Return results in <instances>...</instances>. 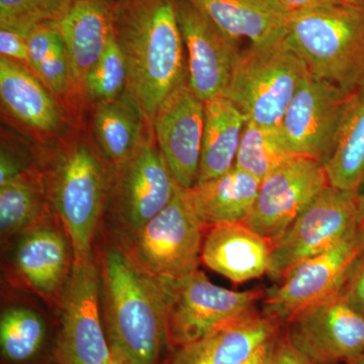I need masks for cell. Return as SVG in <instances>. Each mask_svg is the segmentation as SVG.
<instances>
[{"label":"cell","instance_id":"30","mask_svg":"<svg viewBox=\"0 0 364 364\" xmlns=\"http://www.w3.org/2000/svg\"><path fill=\"white\" fill-rule=\"evenodd\" d=\"M294 156L296 155L287 149L279 128H268L247 121L234 167L262 181Z\"/></svg>","mask_w":364,"mask_h":364},{"label":"cell","instance_id":"16","mask_svg":"<svg viewBox=\"0 0 364 364\" xmlns=\"http://www.w3.org/2000/svg\"><path fill=\"white\" fill-rule=\"evenodd\" d=\"M158 147L167 166L182 188L196 186L200 171L205 102L188 82L165 100L152 123Z\"/></svg>","mask_w":364,"mask_h":364},{"label":"cell","instance_id":"13","mask_svg":"<svg viewBox=\"0 0 364 364\" xmlns=\"http://www.w3.org/2000/svg\"><path fill=\"white\" fill-rule=\"evenodd\" d=\"M352 95L309 73L279 127L287 149L296 156L323 163L334 144Z\"/></svg>","mask_w":364,"mask_h":364},{"label":"cell","instance_id":"35","mask_svg":"<svg viewBox=\"0 0 364 364\" xmlns=\"http://www.w3.org/2000/svg\"><path fill=\"white\" fill-rule=\"evenodd\" d=\"M340 296L353 310L364 317V254Z\"/></svg>","mask_w":364,"mask_h":364},{"label":"cell","instance_id":"41","mask_svg":"<svg viewBox=\"0 0 364 364\" xmlns=\"http://www.w3.org/2000/svg\"><path fill=\"white\" fill-rule=\"evenodd\" d=\"M347 364H364V354L358 358L353 359V360L349 361Z\"/></svg>","mask_w":364,"mask_h":364},{"label":"cell","instance_id":"24","mask_svg":"<svg viewBox=\"0 0 364 364\" xmlns=\"http://www.w3.org/2000/svg\"><path fill=\"white\" fill-rule=\"evenodd\" d=\"M246 123L245 116L225 95L205 102L202 155L196 183L224 176L233 169Z\"/></svg>","mask_w":364,"mask_h":364},{"label":"cell","instance_id":"9","mask_svg":"<svg viewBox=\"0 0 364 364\" xmlns=\"http://www.w3.org/2000/svg\"><path fill=\"white\" fill-rule=\"evenodd\" d=\"M359 224V193L327 186L272 243L267 274L284 282L304 261L336 245Z\"/></svg>","mask_w":364,"mask_h":364},{"label":"cell","instance_id":"31","mask_svg":"<svg viewBox=\"0 0 364 364\" xmlns=\"http://www.w3.org/2000/svg\"><path fill=\"white\" fill-rule=\"evenodd\" d=\"M128 83V66L114 28L104 53L86 79L85 95L95 104L114 102L123 97Z\"/></svg>","mask_w":364,"mask_h":364},{"label":"cell","instance_id":"37","mask_svg":"<svg viewBox=\"0 0 364 364\" xmlns=\"http://www.w3.org/2000/svg\"><path fill=\"white\" fill-rule=\"evenodd\" d=\"M282 6L284 11L289 16L301 11H310V9H318L331 6V4H340L347 0H275Z\"/></svg>","mask_w":364,"mask_h":364},{"label":"cell","instance_id":"40","mask_svg":"<svg viewBox=\"0 0 364 364\" xmlns=\"http://www.w3.org/2000/svg\"><path fill=\"white\" fill-rule=\"evenodd\" d=\"M359 222L364 225V191L359 193Z\"/></svg>","mask_w":364,"mask_h":364},{"label":"cell","instance_id":"11","mask_svg":"<svg viewBox=\"0 0 364 364\" xmlns=\"http://www.w3.org/2000/svg\"><path fill=\"white\" fill-rule=\"evenodd\" d=\"M363 254L364 225L359 222L336 245L304 261L269 291L263 314L287 323L309 306L340 296Z\"/></svg>","mask_w":364,"mask_h":364},{"label":"cell","instance_id":"42","mask_svg":"<svg viewBox=\"0 0 364 364\" xmlns=\"http://www.w3.org/2000/svg\"><path fill=\"white\" fill-rule=\"evenodd\" d=\"M354 1L358 2V4L364 7V0H354Z\"/></svg>","mask_w":364,"mask_h":364},{"label":"cell","instance_id":"33","mask_svg":"<svg viewBox=\"0 0 364 364\" xmlns=\"http://www.w3.org/2000/svg\"><path fill=\"white\" fill-rule=\"evenodd\" d=\"M0 54L30 69V52L26 36L14 28H0Z\"/></svg>","mask_w":364,"mask_h":364},{"label":"cell","instance_id":"15","mask_svg":"<svg viewBox=\"0 0 364 364\" xmlns=\"http://www.w3.org/2000/svg\"><path fill=\"white\" fill-rule=\"evenodd\" d=\"M186 57L188 83L196 97L210 102L226 93L241 54L230 38L188 0H174Z\"/></svg>","mask_w":364,"mask_h":364},{"label":"cell","instance_id":"21","mask_svg":"<svg viewBox=\"0 0 364 364\" xmlns=\"http://www.w3.org/2000/svg\"><path fill=\"white\" fill-rule=\"evenodd\" d=\"M51 91L28 67L0 57V98L11 117L31 130L56 135L65 124Z\"/></svg>","mask_w":364,"mask_h":364},{"label":"cell","instance_id":"5","mask_svg":"<svg viewBox=\"0 0 364 364\" xmlns=\"http://www.w3.org/2000/svg\"><path fill=\"white\" fill-rule=\"evenodd\" d=\"M284 37L241 52L225 97L251 123L279 128L299 86L309 75Z\"/></svg>","mask_w":364,"mask_h":364},{"label":"cell","instance_id":"14","mask_svg":"<svg viewBox=\"0 0 364 364\" xmlns=\"http://www.w3.org/2000/svg\"><path fill=\"white\" fill-rule=\"evenodd\" d=\"M287 324V338L311 364L348 363L364 354V317L341 296L309 306Z\"/></svg>","mask_w":364,"mask_h":364},{"label":"cell","instance_id":"34","mask_svg":"<svg viewBox=\"0 0 364 364\" xmlns=\"http://www.w3.org/2000/svg\"><path fill=\"white\" fill-rule=\"evenodd\" d=\"M32 169L26 162V155L2 141L0 155V186Z\"/></svg>","mask_w":364,"mask_h":364},{"label":"cell","instance_id":"18","mask_svg":"<svg viewBox=\"0 0 364 364\" xmlns=\"http://www.w3.org/2000/svg\"><path fill=\"white\" fill-rule=\"evenodd\" d=\"M114 0H77L57 21L70 66L71 93L85 95L86 79L112 32Z\"/></svg>","mask_w":364,"mask_h":364},{"label":"cell","instance_id":"38","mask_svg":"<svg viewBox=\"0 0 364 364\" xmlns=\"http://www.w3.org/2000/svg\"><path fill=\"white\" fill-rule=\"evenodd\" d=\"M277 338L272 339L259 347L250 358L240 364H272Z\"/></svg>","mask_w":364,"mask_h":364},{"label":"cell","instance_id":"26","mask_svg":"<svg viewBox=\"0 0 364 364\" xmlns=\"http://www.w3.org/2000/svg\"><path fill=\"white\" fill-rule=\"evenodd\" d=\"M54 214L44 174L30 169L0 186L2 242L21 236Z\"/></svg>","mask_w":364,"mask_h":364},{"label":"cell","instance_id":"39","mask_svg":"<svg viewBox=\"0 0 364 364\" xmlns=\"http://www.w3.org/2000/svg\"><path fill=\"white\" fill-rule=\"evenodd\" d=\"M111 349L112 358L105 364H139L131 358H129L127 354L123 353V352L117 350V349Z\"/></svg>","mask_w":364,"mask_h":364},{"label":"cell","instance_id":"29","mask_svg":"<svg viewBox=\"0 0 364 364\" xmlns=\"http://www.w3.org/2000/svg\"><path fill=\"white\" fill-rule=\"evenodd\" d=\"M48 338L45 318L30 308L11 306L0 318V350L9 364H26L40 355Z\"/></svg>","mask_w":364,"mask_h":364},{"label":"cell","instance_id":"36","mask_svg":"<svg viewBox=\"0 0 364 364\" xmlns=\"http://www.w3.org/2000/svg\"><path fill=\"white\" fill-rule=\"evenodd\" d=\"M272 364H311L305 356L293 346L287 335L284 338L277 340L275 345Z\"/></svg>","mask_w":364,"mask_h":364},{"label":"cell","instance_id":"27","mask_svg":"<svg viewBox=\"0 0 364 364\" xmlns=\"http://www.w3.org/2000/svg\"><path fill=\"white\" fill-rule=\"evenodd\" d=\"M143 114L127 93L114 102L97 105L93 130L102 154L112 166L128 159L140 147Z\"/></svg>","mask_w":364,"mask_h":364},{"label":"cell","instance_id":"20","mask_svg":"<svg viewBox=\"0 0 364 364\" xmlns=\"http://www.w3.org/2000/svg\"><path fill=\"white\" fill-rule=\"evenodd\" d=\"M272 246L243 222L214 225L203 239L202 261L230 282L243 284L267 274Z\"/></svg>","mask_w":364,"mask_h":364},{"label":"cell","instance_id":"1","mask_svg":"<svg viewBox=\"0 0 364 364\" xmlns=\"http://www.w3.org/2000/svg\"><path fill=\"white\" fill-rule=\"evenodd\" d=\"M112 28L128 66L127 95L145 122L188 81L174 0H114Z\"/></svg>","mask_w":364,"mask_h":364},{"label":"cell","instance_id":"8","mask_svg":"<svg viewBox=\"0 0 364 364\" xmlns=\"http://www.w3.org/2000/svg\"><path fill=\"white\" fill-rule=\"evenodd\" d=\"M188 189L178 186L159 214L119 245L153 277L177 279L198 270L202 261L203 230Z\"/></svg>","mask_w":364,"mask_h":364},{"label":"cell","instance_id":"6","mask_svg":"<svg viewBox=\"0 0 364 364\" xmlns=\"http://www.w3.org/2000/svg\"><path fill=\"white\" fill-rule=\"evenodd\" d=\"M112 170L104 219L111 240H130L166 207L178 184L152 139Z\"/></svg>","mask_w":364,"mask_h":364},{"label":"cell","instance_id":"19","mask_svg":"<svg viewBox=\"0 0 364 364\" xmlns=\"http://www.w3.org/2000/svg\"><path fill=\"white\" fill-rule=\"evenodd\" d=\"M279 325V321L255 311L176 349L170 364H240L277 338Z\"/></svg>","mask_w":364,"mask_h":364},{"label":"cell","instance_id":"12","mask_svg":"<svg viewBox=\"0 0 364 364\" xmlns=\"http://www.w3.org/2000/svg\"><path fill=\"white\" fill-rule=\"evenodd\" d=\"M327 186L323 163L296 155L261 181L252 210L243 223L274 243Z\"/></svg>","mask_w":364,"mask_h":364},{"label":"cell","instance_id":"4","mask_svg":"<svg viewBox=\"0 0 364 364\" xmlns=\"http://www.w3.org/2000/svg\"><path fill=\"white\" fill-rule=\"evenodd\" d=\"M111 176L100 155L85 142L61 153L45 176L53 213L70 238L74 264L95 254L93 243L104 219Z\"/></svg>","mask_w":364,"mask_h":364},{"label":"cell","instance_id":"3","mask_svg":"<svg viewBox=\"0 0 364 364\" xmlns=\"http://www.w3.org/2000/svg\"><path fill=\"white\" fill-rule=\"evenodd\" d=\"M284 39L316 77L348 93L364 88V7L358 2L291 14Z\"/></svg>","mask_w":364,"mask_h":364},{"label":"cell","instance_id":"25","mask_svg":"<svg viewBox=\"0 0 364 364\" xmlns=\"http://www.w3.org/2000/svg\"><path fill=\"white\" fill-rule=\"evenodd\" d=\"M323 165L329 186L360 193L364 186V88L349 98L338 133Z\"/></svg>","mask_w":364,"mask_h":364},{"label":"cell","instance_id":"2","mask_svg":"<svg viewBox=\"0 0 364 364\" xmlns=\"http://www.w3.org/2000/svg\"><path fill=\"white\" fill-rule=\"evenodd\" d=\"M100 301L111 348L139 364H159L168 348L161 280L109 239L100 258Z\"/></svg>","mask_w":364,"mask_h":364},{"label":"cell","instance_id":"10","mask_svg":"<svg viewBox=\"0 0 364 364\" xmlns=\"http://www.w3.org/2000/svg\"><path fill=\"white\" fill-rule=\"evenodd\" d=\"M61 324L53 350L55 364H105L112 349L100 301V270L93 254L74 264L60 298Z\"/></svg>","mask_w":364,"mask_h":364},{"label":"cell","instance_id":"22","mask_svg":"<svg viewBox=\"0 0 364 364\" xmlns=\"http://www.w3.org/2000/svg\"><path fill=\"white\" fill-rule=\"evenodd\" d=\"M232 39L261 45L286 36L289 14L275 0H188Z\"/></svg>","mask_w":364,"mask_h":364},{"label":"cell","instance_id":"32","mask_svg":"<svg viewBox=\"0 0 364 364\" xmlns=\"http://www.w3.org/2000/svg\"><path fill=\"white\" fill-rule=\"evenodd\" d=\"M77 0H0V28L23 35L36 26L57 23Z\"/></svg>","mask_w":364,"mask_h":364},{"label":"cell","instance_id":"17","mask_svg":"<svg viewBox=\"0 0 364 364\" xmlns=\"http://www.w3.org/2000/svg\"><path fill=\"white\" fill-rule=\"evenodd\" d=\"M14 264L36 293L60 301L73 270L74 253L55 214L18 237Z\"/></svg>","mask_w":364,"mask_h":364},{"label":"cell","instance_id":"7","mask_svg":"<svg viewBox=\"0 0 364 364\" xmlns=\"http://www.w3.org/2000/svg\"><path fill=\"white\" fill-rule=\"evenodd\" d=\"M161 280L169 347L176 350L198 341L220 326L255 312L263 294L215 286L200 269Z\"/></svg>","mask_w":364,"mask_h":364},{"label":"cell","instance_id":"23","mask_svg":"<svg viewBox=\"0 0 364 364\" xmlns=\"http://www.w3.org/2000/svg\"><path fill=\"white\" fill-rule=\"evenodd\" d=\"M261 181L233 167L224 176L188 188L196 214L205 226L243 222L252 210Z\"/></svg>","mask_w":364,"mask_h":364},{"label":"cell","instance_id":"28","mask_svg":"<svg viewBox=\"0 0 364 364\" xmlns=\"http://www.w3.org/2000/svg\"><path fill=\"white\" fill-rule=\"evenodd\" d=\"M30 69L57 97L71 93L70 66L58 23L36 26L26 35Z\"/></svg>","mask_w":364,"mask_h":364}]
</instances>
